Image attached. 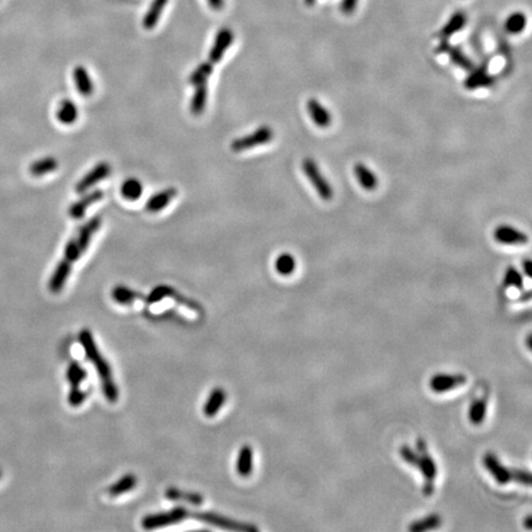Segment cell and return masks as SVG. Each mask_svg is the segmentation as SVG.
Instances as JSON below:
<instances>
[{
	"instance_id": "cell-1",
	"label": "cell",
	"mask_w": 532,
	"mask_h": 532,
	"mask_svg": "<svg viewBox=\"0 0 532 532\" xmlns=\"http://www.w3.org/2000/svg\"><path fill=\"white\" fill-rule=\"evenodd\" d=\"M79 341L83 349H84L86 359L93 362L94 368L99 373V377L102 381V392H104L105 398L112 403L116 402L118 399V389L114 382L111 368H110V365L107 363V360L102 357V352H99L91 330H81L79 333Z\"/></svg>"
},
{
	"instance_id": "cell-2",
	"label": "cell",
	"mask_w": 532,
	"mask_h": 532,
	"mask_svg": "<svg viewBox=\"0 0 532 532\" xmlns=\"http://www.w3.org/2000/svg\"><path fill=\"white\" fill-rule=\"evenodd\" d=\"M233 40H235V33L230 29L224 27L219 30V33L216 35V38H214L212 48L210 51L208 61L200 64L190 75L189 83L191 86H208V78H210V75H212L213 64L221 62V59L224 58V54L227 52V49L233 43Z\"/></svg>"
},
{
	"instance_id": "cell-3",
	"label": "cell",
	"mask_w": 532,
	"mask_h": 532,
	"mask_svg": "<svg viewBox=\"0 0 532 532\" xmlns=\"http://www.w3.org/2000/svg\"><path fill=\"white\" fill-rule=\"evenodd\" d=\"M190 517L198 520V522H205L208 525H212V526L219 527V529H224V530H233V531H243V532H256L259 531L258 527L254 525H249V524H244V522H235L228 517H222V515H217V514H213V513H206V511H191L190 513Z\"/></svg>"
},
{
	"instance_id": "cell-4",
	"label": "cell",
	"mask_w": 532,
	"mask_h": 532,
	"mask_svg": "<svg viewBox=\"0 0 532 532\" xmlns=\"http://www.w3.org/2000/svg\"><path fill=\"white\" fill-rule=\"evenodd\" d=\"M191 511L184 508V506H176L171 510L159 513V514H153V515H147L142 520V527L144 530H153V529H160V527L168 526V525H174L190 517Z\"/></svg>"
},
{
	"instance_id": "cell-5",
	"label": "cell",
	"mask_w": 532,
	"mask_h": 532,
	"mask_svg": "<svg viewBox=\"0 0 532 532\" xmlns=\"http://www.w3.org/2000/svg\"><path fill=\"white\" fill-rule=\"evenodd\" d=\"M302 171L308 178L311 184L313 185L314 190L318 192L320 198L324 201H330L334 196V191L331 189L329 181L327 180L324 175L322 174L318 164L312 158H306L302 162Z\"/></svg>"
},
{
	"instance_id": "cell-6",
	"label": "cell",
	"mask_w": 532,
	"mask_h": 532,
	"mask_svg": "<svg viewBox=\"0 0 532 532\" xmlns=\"http://www.w3.org/2000/svg\"><path fill=\"white\" fill-rule=\"evenodd\" d=\"M272 139H274V131H272V127L261 126L254 132L235 139L230 144V149L235 153H240V152L254 148L258 146L269 143V142H272Z\"/></svg>"
},
{
	"instance_id": "cell-7",
	"label": "cell",
	"mask_w": 532,
	"mask_h": 532,
	"mask_svg": "<svg viewBox=\"0 0 532 532\" xmlns=\"http://www.w3.org/2000/svg\"><path fill=\"white\" fill-rule=\"evenodd\" d=\"M110 174H111V165L107 162H100L77 182L75 191L78 194H84L94 185H96L97 182L104 180Z\"/></svg>"
},
{
	"instance_id": "cell-8",
	"label": "cell",
	"mask_w": 532,
	"mask_h": 532,
	"mask_svg": "<svg viewBox=\"0 0 532 532\" xmlns=\"http://www.w3.org/2000/svg\"><path fill=\"white\" fill-rule=\"evenodd\" d=\"M467 382V378L464 375L456 373V375H448V373H437L432 376L429 381V387L432 392L435 393H445L448 391L462 387L463 384Z\"/></svg>"
},
{
	"instance_id": "cell-9",
	"label": "cell",
	"mask_w": 532,
	"mask_h": 532,
	"mask_svg": "<svg viewBox=\"0 0 532 532\" xmlns=\"http://www.w3.org/2000/svg\"><path fill=\"white\" fill-rule=\"evenodd\" d=\"M483 464L490 476L496 480V483L506 485L513 480V469H508L495 456V453H487L483 457Z\"/></svg>"
},
{
	"instance_id": "cell-10",
	"label": "cell",
	"mask_w": 532,
	"mask_h": 532,
	"mask_svg": "<svg viewBox=\"0 0 532 532\" xmlns=\"http://www.w3.org/2000/svg\"><path fill=\"white\" fill-rule=\"evenodd\" d=\"M494 240L501 244L517 245L526 244L529 237L519 229L511 226H499L494 230Z\"/></svg>"
},
{
	"instance_id": "cell-11",
	"label": "cell",
	"mask_w": 532,
	"mask_h": 532,
	"mask_svg": "<svg viewBox=\"0 0 532 532\" xmlns=\"http://www.w3.org/2000/svg\"><path fill=\"white\" fill-rule=\"evenodd\" d=\"M102 197H104V191L102 190H94V191L89 192L88 195L81 197L80 200L70 206V210H68L70 217L75 219H83L88 208H91V205H94V203H99L100 200H102Z\"/></svg>"
},
{
	"instance_id": "cell-12",
	"label": "cell",
	"mask_w": 532,
	"mask_h": 532,
	"mask_svg": "<svg viewBox=\"0 0 532 532\" xmlns=\"http://www.w3.org/2000/svg\"><path fill=\"white\" fill-rule=\"evenodd\" d=\"M437 52H445V54H448L451 62L453 64H456L460 68H462V70H471L474 68L472 61L466 54H463L460 48L450 45V43L447 42L446 40H444L440 43V46L437 47Z\"/></svg>"
},
{
	"instance_id": "cell-13",
	"label": "cell",
	"mask_w": 532,
	"mask_h": 532,
	"mask_svg": "<svg viewBox=\"0 0 532 532\" xmlns=\"http://www.w3.org/2000/svg\"><path fill=\"white\" fill-rule=\"evenodd\" d=\"M493 83L494 77L488 73L487 67H479L477 70H471V73L464 80V88L469 91H476L478 88L490 86Z\"/></svg>"
},
{
	"instance_id": "cell-14",
	"label": "cell",
	"mask_w": 532,
	"mask_h": 532,
	"mask_svg": "<svg viewBox=\"0 0 532 532\" xmlns=\"http://www.w3.org/2000/svg\"><path fill=\"white\" fill-rule=\"evenodd\" d=\"M176 195H178V190L174 187H168L162 191L157 192L146 203V211L150 213L159 212L173 201V198Z\"/></svg>"
},
{
	"instance_id": "cell-15",
	"label": "cell",
	"mask_w": 532,
	"mask_h": 532,
	"mask_svg": "<svg viewBox=\"0 0 532 532\" xmlns=\"http://www.w3.org/2000/svg\"><path fill=\"white\" fill-rule=\"evenodd\" d=\"M102 217H100V216H95V217H93L88 224H84V226L80 228L79 232H78V235L75 237V240L78 242V245H79V248L83 253H86V249L89 248L91 238H93V235H95L96 232H97V230L100 229V227H102Z\"/></svg>"
},
{
	"instance_id": "cell-16",
	"label": "cell",
	"mask_w": 532,
	"mask_h": 532,
	"mask_svg": "<svg viewBox=\"0 0 532 532\" xmlns=\"http://www.w3.org/2000/svg\"><path fill=\"white\" fill-rule=\"evenodd\" d=\"M307 110H308L309 116L312 118V121L317 126L322 128L330 126L331 115L327 110V107H323L317 99H314V97L309 99L308 102H307Z\"/></svg>"
},
{
	"instance_id": "cell-17",
	"label": "cell",
	"mask_w": 532,
	"mask_h": 532,
	"mask_svg": "<svg viewBox=\"0 0 532 532\" xmlns=\"http://www.w3.org/2000/svg\"><path fill=\"white\" fill-rule=\"evenodd\" d=\"M72 264L67 260L59 261L58 265L54 270V275L51 277V280L48 282V288L54 293H58L62 291V288H64V283L67 281V279L70 276V272H72Z\"/></svg>"
},
{
	"instance_id": "cell-18",
	"label": "cell",
	"mask_w": 532,
	"mask_h": 532,
	"mask_svg": "<svg viewBox=\"0 0 532 532\" xmlns=\"http://www.w3.org/2000/svg\"><path fill=\"white\" fill-rule=\"evenodd\" d=\"M73 78H75V84L77 86V91H79L81 95L89 96L94 91V84L91 80V75L83 65H77L73 72Z\"/></svg>"
},
{
	"instance_id": "cell-19",
	"label": "cell",
	"mask_w": 532,
	"mask_h": 532,
	"mask_svg": "<svg viewBox=\"0 0 532 532\" xmlns=\"http://www.w3.org/2000/svg\"><path fill=\"white\" fill-rule=\"evenodd\" d=\"M354 173H355L357 181L360 182L362 189H365L368 191H373V190L377 187V175L373 171H370L366 165L362 164V163H357L354 166Z\"/></svg>"
},
{
	"instance_id": "cell-20",
	"label": "cell",
	"mask_w": 532,
	"mask_h": 532,
	"mask_svg": "<svg viewBox=\"0 0 532 532\" xmlns=\"http://www.w3.org/2000/svg\"><path fill=\"white\" fill-rule=\"evenodd\" d=\"M224 400H226V392L224 389H219V387L213 389L212 392L210 393V397L206 400V403L203 405V414L206 415L208 418H213L224 407Z\"/></svg>"
},
{
	"instance_id": "cell-21",
	"label": "cell",
	"mask_w": 532,
	"mask_h": 532,
	"mask_svg": "<svg viewBox=\"0 0 532 532\" xmlns=\"http://www.w3.org/2000/svg\"><path fill=\"white\" fill-rule=\"evenodd\" d=\"M466 24H467V16L462 11H457L450 17L446 25L440 30V36H441L442 40L451 38L453 35L457 33L461 29L466 26Z\"/></svg>"
},
{
	"instance_id": "cell-22",
	"label": "cell",
	"mask_w": 532,
	"mask_h": 532,
	"mask_svg": "<svg viewBox=\"0 0 532 532\" xmlns=\"http://www.w3.org/2000/svg\"><path fill=\"white\" fill-rule=\"evenodd\" d=\"M56 116H57L59 123H63V125H72L78 118V109L72 100L64 99L59 102Z\"/></svg>"
},
{
	"instance_id": "cell-23",
	"label": "cell",
	"mask_w": 532,
	"mask_h": 532,
	"mask_svg": "<svg viewBox=\"0 0 532 532\" xmlns=\"http://www.w3.org/2000/svg\"><path fill=\"white\" fill-rule=\"evenodd\" d=\"M169 0H153L152 6L147 11L143 17V27L146 30L155 29V25L159 22L160 16L163 14L165 6Z\"/></svg>"
},
{
	"instance_id": "cell-24",
	"label": "cell",
	"mask_w": 532,
	"mask_h": 532,
	"mask_svg": "<svg viewBox=\"0 0 532 532\" xmlns=\"http://www.w3.org/2000/svg\"><path fill=\"white\" fill-rule=\"evenodd\" d=\"M237 472L242 477H249L253 472V450L249 445L240 448L237 460Z\"/></svg>"
},
{
	"instance_id": "cell-25",
	"label": "cell",
	"mask_w": 532,
	"mask_h": 532,
	"mask_svg": "<svg viewBox=\"0 0 532 532\" xmlns=\"http://www.w3.org/2000/svg\"><path fill=\"white\" fill-rule=\"evenodd\" d=\"M57 168H58V162H57V159L54 158V157H46V158H43V159H38L36 160V162H33L31 166H30V173H31L32 176L40 178V176L46 175V174L52 173V171H56Z\"/></svg>"
},
{
	"instance_id": "cell-26",
	"label": "cell",
	"mask_w": 532,
	"mask_h": 532,
	"mask_svg": "<svg viewBox=\"0 0 532 532\" xmlns=\"http://www.w3.org/2000/svg\"><path fill=\"white\" fill-rule=\"evenodd\" d=\"M418 469L421 471L423 477L425 478V483H434L437 476V467L435 461L431 458L429 453H421V462Z\"/></svg>"
},
{
	"instance_id": "cell-27",
	"label": "cell",
	"mask_w": 532,
	"mask_h": 532,
	"mask_svg": "<svg viewBox=\"0 0 532 532\" xmlns=\"http://www.w3.org/2000/svg\"><path fill=\"white\" fill-rule=\"evenodd\" d=\"M442 519L439 514H431L428 517H423L421 520L412 522L409 526V531L412 532H424L429 530H435L437 527L441 526Z\"/></svg>"
},
{
	"instance_id": "cell-28",
	"label": "cell",
	"mask_w": 532,
	"mask_h": 532,
	"mask_svg": "<svg viewBox=\"0 0 532 532\" xmlns=\"http://www.w3.org/2000/svg\"><path fill=\"white\" fill-rule=\"evenodd\" d=\"M487 415V399H476L469 407V419L471 424L478 426L485 421Z\"/></svg>"
},
{
	"instance_id": "cell-29",
	"label": "cell",
	"mask_w": 532,
	"mask_h": 532,
	"mask_svg": "<svg viewBox=\"0 0 532 532\" xmlns=\"http://www.w3.org/2000/svg\"><path fill=\"white\" fill-rule=\"evenodd\" d=\"M112 298L115 302L120 304H131L136 299H143V295L133 291L131 288H125V286H116L112 290Z\"/></svg>"
},
{
	"instance_id": "cell-30",
	"label": "cell",
	"mask_w": 532,
	"mask_h": 532,
	"mask_svg": "<svg viewBox=\"0 0 532 532\" xmlns=\"http://www.w3.org/2000/svg\"><path fill=\"white\" fill-rule=\"evenodd\" d=\"M136 485H137L136 476L132 474H128L126 476H123V478L118 480L116 483H114L107 490V493H109V495H111V496H118V495H121L123 493H126V492L132 490L136 487Z\"/></svg>"
},
{
	"instance_id": "cell-31",
	"label": "cell",
	"mask_w": 532,
	"mask_h": 532,
	"mask_svg": "<svg viewBox=\"0 0 532 532\" xmlns=\"http://www.w3.org/2000/svg\"><path fill=\"white\" fill-rule=\"evenodd\" d=\"M165 496L171 501H187L192 506H201L203 501V496L197 494V493H187V492H182V490H176V488H169V490H165Z\"/></svg>"
},
{
	"instance_id": "cell-32",
	"label": "cell",
	"mask_w": 532,
	"mask_h": 532,
	"mask_svg": "<svg viewBox=\"0 0 532 532\" xmlns=\"http://www.w3.org/2000/svg\"><path fill=\"white\" fill-rule=\"evenodd\" d=\"M208 86H195V93L192 95L191 112L194 115H201L205 107H206V102H208Z\"/></svg>"
},
{
	"instance_id": "cell-33",
	"label": "cell",
	"mask_w": 532,
	"mask_h": 532,
	"mask_svg": "<svg viewBox=\"0 0 532 532\" xmlns=\"http://www.w3.org/2000/svg\"><path fill=\"white\" fill-rule=\"evenodd\" d=\"M142 192H143L142 182L134 179V178L127 179L123 182V187H121V194L128 201L139 200V197L142 196Z\"/></svg>"
},
{
	"instance_id": "cell-34",
	"label": "cell",
	"mask_w": 532,
	"mask_h": 532,
	"mask_svg": "<svg viewBox=\"0 0 532 532\" xmlns=\"http://www.w3.org/2000/svg\"><path fill=\"white\" fill-rule=\"evenodd\" d=\"M526 15L524 13L517 11V13H513L511 15L508 16L506 22V30L509 33L517 35V33L524 31V29L526 27Z\"/></svg>"
},
{
	"instance_id": "cell-35",
	"label": "cell",
	"mask_w": 532,
	"mask_h": 532,
	"mask_svg": "<svg viewBox=\"0 0 532 532\" xmlns=\"http://www.w3.org/2000/svg\"><path fill=\"white\" fill-rule=\"evenodd\" d=\"M275 269L282 276L291 275L296 269V260H295L292 254H290V253L280 254L275 261Z\"/></svg>"
},
{
	"instance_id": "cell-36",
	"label": "cell",
	"mask_w": 532,
	"mask_h": 532,
	"mask_svg": "<svg viewBox=\"0 0 532 532\" xmlns=\"http://www.w3.org/2000/svg\"><path fill=\"white\" fill-rule=\"evenodd\" d=\"M88 373L86 370L80 366L78 362H72L67 370V380L70 382L72 389H79L80 384L86 380Z\"/></svg>"
},
{
	"instance_id": "cell-37",
	"label": "cell",
	"mask_w": 532,
	"mask_h": 532,
	"mask_svg": "<svg viewBox=\"0 0 532 532\" xmlns=\"http://www.w3.org/2000/svg\"><path fill=\"white\" fill-rule=\"evenodd\" d=\"M81 254H83V251L80 249L77 240L72 238V240H68V243L65 245V249H64V260L68 261L73 265L75 261L79 259Z\"/></svg>"
},
{
	"instance_id": "cell-38",
	"label": "cell",
	"mask_w": 532,
	"mask_h": 532,
	"mask_svg": "<svg viewBox=\"0 0 532 532\" xmlns=\"http://www.w3.org/2000/svg\"><path fill=\"white\" fill-rule=\"evenodd\" d=\"M522 285H524V279H522V274L519 272V270L513 266L508 267L506 277H504V286L506 288H522Z\"/></svg>"
},
{
	"instance_id": "cell-39",
	"label": "cell",
	"mask_w": 532,
	"mask_h": 532,
	"mask_svg": "<svg viewBox=\"0 0 532 532\" xmlns=\"http://www.w3.org/2000/svg\"><path fill=\"white\" fill-rule=\"evenodd\" d=\"M399 455L403 461L410 464V466H414L418 469L419 462H421V455L414 453L413 448H410L408 445H403V446L399 448Z\"/></svg>"
},
{
	"instance_id": "cell-40",
	"label": "cell",
	"mask_w": 532,
	"mask_h": 532,
	"mask_svg": "<svg viewBox=\"0 0 532 532\" xmlns=\"http://www.w3.org/2000/svg\"><path fill=\"white\" fill-rule=\"evenodd\" d=\"M89 396V391H81L79 389H70V396H68V403L72 407H79Z\"/></svg>"
},
{
	"instance_id": "cell-41",
	"label": "cell",
	"mask_w": 532,
	"mask_h": 532,
	"mask_svg": "<svg viewBox=\"0 0 532 532\" xmlns=\"http://www.w3.org/2000/svg\"><path fill=\"white\" fill-rule=\"evenodd\" d=\"M513 480L522 485H531V474L526 469H513Z\"/></svg>"
},
{
	"instance_id": "cell-42",
	"label": "cell",
	"mask_w": 532,
	"mask_h": 532,
	"mask_svg": "<svg viewBox=\"0 0 532 532\" xmlns=\"http://www.w3.org/2000/svg\"><path fill=\"white\" fill-rule=\"evenodd\" d=\"M359 0H341V10L345 15H352L357 10Z\"/></svg>"
},
{
	"instance_id": "cell-43",
	"label": "cell",
	"mask_w": 532,
	"mask_h": 532,
	"mask_svg": "<svg viewBox=\"0 0 532 532\" xmlns=\"http://www.w3.org/2000/svg\"><path fill=\"white\" fill-rule=\"evenodd\" d=\"M208 6L214 11H221L224 9V0H208Z\"/></svg>"
},
{
	"instance_id": "cell-44",
	"label": "cell",
	"mask_w": 532,
	"mask_h": 532,
	"mask_svg": "<svg viewBox=\"0 0 532 532\" xmlns=\"http://www.w3.org/2000/svg\"><path fill=\"white\" fill-rule=\"evenodd\" d=\"M416 448H418L419 453H428V445H426V441L424 439H418Z\"/></svg>"
},
{
	"instance_id": "cell-45",
	"label": "cell",
	"mask_w": 532,
	"mask_h": 532,
	"mask_svg": "<svg viewBox=\"0 0 532 532\" xmlns=\"http://www.w3.org/2000/svg\"><path fill=\"white\" fill-rule=\"evenodd\" d=\"M531 267V260H525V263H524V272L526 274L527 277H532Z\"/></svg>"
},
{
	"instance_id": "cell-46",
	"label": "cell",
	"mask_w": 532,
	"mask_h": 532,
	"mask_svg": "<svg viewBox=\"0 0 532 532\" xmlns=\"http://www.w3.org/2000/svg\"><path fill=\"white\" fill-rule=\"evenodd\" d=\"M525 526H526L527 530H531V529H532V517H531V515H529V517H526V520H525Z\"/></svg>"
},
{
	"instance_id": "cell-47",
	"label": "cell",
	"mask_w": 532,
	"mask_h": 532,
	"mask_svg": "<svg viewBox=\"0 0 532 532\" xmlns=\"http://www.w3.org/2000/svg\"><path fill=\"white\" fill-rule=\"evenodd\" d=\"M531 334L527 336V347H529V349H531Z\"/></svg>"
},
{
	"instance_id": "cell-48",
	"label": "cell",
	"mask_w": 532,
	"mask_h": 532,
	"mask_svg": "<svg viewBox=\"0 0 532 532\" xmlns=\"http://www.w3.org/2000/svg\"><path fill=\"white\" fill-rule=\"evenodd\" d=\"M304 3L308 6H312L315 3V0H304Z\"/></svg>"
},
{
	"instance_id": "cell-49",
	"label": "cell",
	"mask_w": 532,
	"mask_h": 532,
	"mask_svg": "<svg viewBox=\"0 0 532 532\" xmlns=\"http://www.w3.org/2000/svg\"><path fill=\"white\" fill-rule=\"evenodd\" d=\"M0 478H1V471H0Z\"/></svg>"
}]
</instances>
